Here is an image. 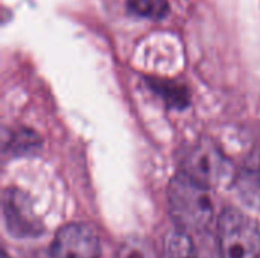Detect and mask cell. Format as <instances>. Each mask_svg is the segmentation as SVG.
Returning a JSON list of instances; mask_svg holds the SVG:
<instances>
[{"label":"cell","instance_id":"obj_1","mask_svg":"<svg viewBox=\"0 0 260 258\" xmlns=\"http://www.w3.org/2000/svg\"><path fill=\"white\" fill-rule=\"evenodd\" d=\"M171 216L187 233L204 231L213 217V201L209 189L195 182L183 172L177 175L168 190Z\"/></svg>","mask_w":260,"mask_h":258},{"label":"cell","instance_id":"obj_2","mask_svg":"<svg viewBox=\"0 0 260 258\" xmlns=\"http://www.w3.org/2000/svg\"><path fill=\"white\" fill-rule=\"evenodd\" d=\"M218 243L221 258H260L257 224L236 208H227L219 220Z\"/></svg>","mask_w":260,"mask_h":258},{"label":"cell","instance_id":"obj_3","mask_svg":"<svg viewBox=\"0 0 260 258\" xmlns=\"http://www.w3.org/2000/svg\"><path fill=\"white\" fill-rule=\"evenodd\" d=\"M233 167L210 140H200L183 160V173L206 189H213L232 178Z\"/></svg>","mask_w":260,"mask_h":258},{"label":"cell","instance_id":"obj_4","mask_svg":"<svg viewBox=\"0 0 260 258\" xmlns=\"http://www.w3.org/2000/svg\"><path fill=\"white\" fill-rule=\"evenodd\" d=\"M50 255L52 258H99V239L84 224L64 225L52 240Z\"/></svg>","mask_w":260,"mask_h":258},{"label":"cell","instance_id":"obj_5","mask_svg":"<svg viewBox=\"0 0 260 258\" xmlns=\"http://www.w3.org/2000/svg\"><path fill=\"white\" fill-rule=\"evenodd\" d=\"M3 213L11 234L18 237H34L41 234L43 225L34 214L24 195L9 190L3 199Z\"/></svg>","mask_w":260,"mask_h":258},{"label":"cell","instance_id":"obj_6","mask_svg":"<svg viewBox=\"0 0 260 258\" xmlns=\"http://www.w3.org/2000/svg\"><path fill=\"white\" fill-rule=\"evenodd\" d=\"M235 187L245 205L260 210V146L247 157L236 173Z\"/></svg>","mask_w":260,"mask_h":258},{"label":"cell","instance_id":"obj_7","mask_svg":"<svg viewBox=\"0 0 260 258\" xmlns=\"http://www.w3.org/2000/svg\"><path fill=\"white\" fill-rule=\"evenodd\" d=\"M161 258H204L193 234L177 230L165 237Z\"/></svg>","mask_w":260,"mask_h":258},{"label":"cell","instance_id":"obj_8","mask_svg":"<svg viewBox=\"0 0 260 258\" xmlns=\"http://www.w3.org/2000/svg\"><path fill=\"white\" fill-rule=\"evenodd\" d=\"M117 258H158L152 245L140 237L125 240L119 249Z\"/></svg>","mask_w":260,"mask_h":258},{"label":"cell","instance_id":"obj_9","mask_svg":"<svg viewBox=\"0 0 260 258\" xmlns=\"http://www.w3.org/2000/svg\"><path fill=\"white\" fill-rule=\"evenodd\" d=\"M152 88H155L171 103V106L184 108L187 105V102H189V93L184 88V85H178V84H174V82L155 81L152 84Z\"/></svg>","mask_w":260,"mask_h":258},{"label":"cell","instance_id":"obj_10","mask_svg":"<svg viewBox=\"0 0 260 258\" xmlns=\"http://www.w3.org/2000/svg\"><path fill=\"white\" fill-rule=\"evenodd\" d=\"M128 5L139 15L155 20L165 17L169 11L168 0H128Z\"/></svg>","mask_w":260,"mask_h":258},{"label":"cell","instance_id":"obj_11","mask_svg":"<svg viewBox=\"0 0 260 258\" xmlns=\"http://www.w3.org/2000/svg\"><path fill=\"white\" fill-rule=\"evenodd\" d=\"M3 258H8V255H3Z\"/></svg>","mask_w":260,"mask_h":258}]
</instances>
